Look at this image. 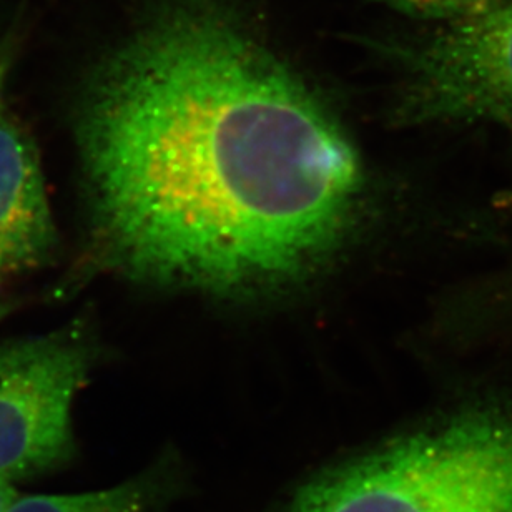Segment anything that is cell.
Masks as SVG:
<instances>
[{
  "instance_id": "obj_1",
  "label": "cell",
  "mask_w": 512,
  "mask_h": 512,
  "mask_svg": "<svg viewBox=\"0 0 512 512\" xmlns=\"http://www.w3.org/2000/svg\"><path fill=\"white\" fill-rule=\"evenodd\" d=\"M79 273L268 290L335 253L360 158L308 82L230 0H155L85 77Z\"/></svg>"
},
{
  "instance_id": "obj_2",
  "label": "cell",
  "mask_w": 512,
  "mask_h": 512,
  "mask_svg": "<svg viewBox=\"0 0 512 512\" xmlns=\"http://www.w3.org/2000/svg\"><path fill=\"white\" fill-rule=\"evenodd\" d=\"M271 512H512V355L444 406L301 479Z\"/></svg>"
},
{
  "instance_id": "obj_3",
  "label": "cell",
  "mask_w": 512,
  "mask_h": 512,
  "mask_svg": "<svg viewBox=\"0 0 512 512\" xmlns=\"http://www.w3.org/2000/svg\"><path fill=\"white\" fill-rule=\"evenodd\" d=\"M399 122L512 132V0L451 20L398 52Z\"/></svg>"
},
{
  "instance_id": "obj_4",
  "label": "cell",
  "mask_w": 512,
  "mask_h": 512,
  "mask_svg": "<svg viewBox=\"0 0 512 512\" xmlns=\"http://www.w3.org/2000/svg\"><path fill=\"white\" fill-rule=\"evenodd\" d=\"M95 358L82 323L0 341V478L15 483L69 463L72 406Z\"/></svg>"
},
{
  "instance_id": "obj_5",
  "label": "cell",
  "mask_w": 512,
  "mask_h": 512,
  "mask_svg": "<svg viewBox=\"0 0 512 512\" xmlns=\"http://www.w3.org/2000/svg\"><path fill=\"white\" fill-rule=\"evenodd\" d=\"M59 233L50 212L39 148L0 97V276L50 265Z\"/></svg>"
},
{
  "instance_id": "obj_6",
  "label": "cell",
  "mask_w": 512,
  "mask_h": 512,
  "mask_svg": "<svg viewBox=\"0 0 512 512\" xmlns=\"http://www.w3.org/2000/svg\"><path fill=\"white\" fill-rule=\"evenodd\" d=\"M177 461L160 459L114 488L82 494L20 496L9 512H165L182 493Z\"/></svg>"
},
{
  "instance_id": "obj_7",
  "label": "cell",
  "mask_w": 512,
  "mask_h": 512,
  "mask_svg": "<svg viewBox=\"0 0 512 512\" xmlns=\"http://www.w3.org/2000/svg\"><path fill=\"white\" fill-rule=\"evenodd\" d=\"M403 10L431 19L459 20L484 14L508 0H389Z\"/></svg>"
},
{
  "instance_id": "obj_8",
  "label": "cell",
  "mask_w": 512,
  "mask_h": 512,
  "mask_svg": "<svg viewBox=\"0 0 512 512\" xmlns=\"http://www.w3.org/2000/svg\"><path fill=\"white\" fill-rule=\"evenodd\" d=\"M17 498H19V493H17L14 483L0 478V512H9L10 506L15 503Z\"/></svg>"
},
{
  "instance_id": "obj_9",
  "label": "cell",
  "mask_w": 512,
  "mask_h": 512,
  "mask_svg": "<svg viewBox=\"0 0 512 512\" xmlns=\"http://www.w3.org/2000/svg\"><path fill=\"white\" fill-rule=\"evenodd\" d=\"M10 64H12V52L9 47L0 50V97L4 95L5 84L9 77Z\"/></svg>"
}]
</instances>
